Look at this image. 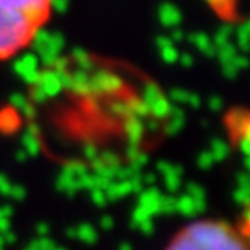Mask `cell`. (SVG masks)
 <instances>
[{
    "mask_svg": "<svg viewBox=\"0 0 250 250\" xmlns=\"http://www.w3.org/2000/svg\"><path fill=\"white\" fill-rule=\"evenodd\" d=\"M26 115L48 158L87 169L134 165L172 128V104L154 78L89 52L56 58L37 72Z\"/></svg>",
    "mask_w": 250,
    "mask_h": 250,
    "instance_id": "cell-1",
    "label": "cell"
},
{
    "mask_svg": "<svg viewBox=\"0 0 250 250\" xmlns=\"http://www.w3.org/2000/svg\"><path fill=\"white\" fill-rule=\"evenodd\" d=\"M54 0H0V62L34 43L52 17Z\"/></svg>",
    "mask_w": 250,
    "mask_h": 250,
    "instance_id": "cell-2",
    "label": "cell"
},
{
    "mask_svg": "<svg viewBox=\"0 0 250 250\" xmlns=\"http://www.w3.org/2000/svg\"><path fill=\"white\" fill-rule=\"evenodd\" d=\"M165 250H250L247 233L223 219H200L182 226Z\"/></svg>",
    "mask_w": 250,
    "mask_h": 250,
    "instance_id": "cell-3",
    "label": "cell"
}]
</instances>
